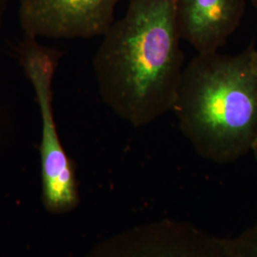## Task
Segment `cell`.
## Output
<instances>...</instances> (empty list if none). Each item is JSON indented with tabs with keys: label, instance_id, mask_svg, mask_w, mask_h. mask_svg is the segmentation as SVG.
I'll use <instances>...</instances> for the list:
<instances>
[{
	"label": "cell",
	"instance_id": "obj_1",
	"mask_svg": "<svg viewBox=\"0 0 257 257\" xmlns=\"http://www.w3.org/2000/svg\"><path fill=\"white\" fill-rule=\"evenodd\" d=\"M181 40L177 0H128L92 60L105 105L135 127L173 110L185 68Z\"/></svg>",
	"mask_w": 257,
	"mask_h": 257
},
{
	"label": "cell",
	"instance_id": "obj_2",
	"mask_svg": "<svg viewBox=\"0 0 257 257\" xmlns=\"http://www.w3.org/2000/svg\"><path fill=\"white\" fill-rule=\"evenodd\" d=\"M203 156L232 161L257 143V49L197 54L185 66L173 110Z\"/></svg>",
	"mask_w": 257,
	"mask_h": 257
},
{
	"label": "cell",
	"instance_id": "obj_3",
	"mask_svg": "<svg viewBox=\"0 0 257 257\" xmlns=\"http://www.w3.org/2000/svg\"><path fill=\"white\" fill-rule=\"evenodd\" d=\"M121 0H19L24 36L74 39L103 37Z\"/></svg>",
	"mask_w": 257,
	"mask_h": 257
},
{
	"label": "cell",
	"instance_id": "obj_4",
	"mask_svg": "<svg viewBox=\"0 0 257 257\" xmlns=\"http://www.w3.org/2000/svg\"><path fill=\"white\" fill-rule=\"evenodd\" d=\"M245 0H177L180 37L198 54L218 52L238 29Z\"/></svg>",
	"mask_w": 257,
	"mask_h": 257
},
{
	"label": "cell",
	"instance_id": "obj_5",
	"mask_svg": "<svg viewBox=\"0 0 257 257\" xmlns=\"http://www.w3.org/2000/svg\"><path fill=\"white\" fill-rule=\"evenodd\" d=\"M122 257H210L202 251L189 248L184 243L162 238L161 236H150L148 238L137 239L127 250L123 252ZM216 257H233L230 242Z\"/></svg>",
	"mask_w": 257,
	"mask_h": 257
},
{
	"label": "cell",
	"instance_id": "obj_6",
	"mask_svg": "<svg viewBox=\"0 0 257 257\" xmlns=\"http://www.w3.org/2000/svg\"><path fill=\"white\" fill-rule=\"evenodd\" d=\"M230 245L233 257H257V224Z\"/></svg>",
	"mask_w": 257,
	"mask_h": 257
},
{
	"label": "cell",
	"instance_id": "obj_7",
	"mask_svg": "<svg viewBox=\"0 0 257 257\" xmlns=\"http://www.w3.org/2000/svg\"><path fill=\"white\" fill-rule=\"evenodd\" d=\"M8 5H9V0H0V28L3 24L4 18L8 9Z\"/></svg>",
	"mask_w": 257,
	"mask_h": 257
},
{
	"label": "cell",
	"instance_id": "obj_8",
	"mask_svg": "<svg viewBox=\"0 0 257 257\" xmlns=\"http://www.w3.org/2000/svg\"><path fill=\"white\" fill-rule=\"evenodd\" d=\"M252 153L254 154V156H255V158H256L257 160V143L255 144L254 148H253V150H252Z\"/></svg>",
	"mask_w": 257,
	"mask_h": 257
},
{
	"label": "cell",
	"instance_id": "obj_9",
	"mask_svg": "<svg viewBox=\"0 0 257 257\" xmlns=\"http://www.w3.org/2000/svg\"><path fill=\"white\" fill-rule=\"evenodd\" d=\"M251 3H252V5H253L257 10V0H251Z\"/></svg>",
	"mask_w": 257,
	"mask_h": 257
}]
</instances>
